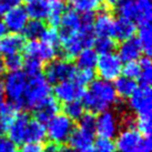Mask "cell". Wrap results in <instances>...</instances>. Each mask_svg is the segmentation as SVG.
Here are the masks:
<instances>
[{
	"label": "cell",
	"instance_id": "obj_9",
	"mask_svg": "<svg viewBox=\"0 0 152 152\" xmlns=\"http://www.w3.org/2000/svg\"><path fill=\"white\" fill-rule=\"evenodd\" d=\"M121 121L113 111L108 110L96 118V134L100 139L111 140L115 138L119 133Z\"/></svg>",
	"mask_w": 152,
	"mask_h": 152
},
{
	"label": "cell",
	"instance_id": "obj_1",
	"mask_svg": "<svg viewBox=\"0 0 152 152\" xmlns=\"http://www.w3.org/2000/svg\"><path fill=\"white\" fill-rule=\"evenodd\" d=\"M82 104L90 113L100 114L113 107L118 102V96L114 90L113 83L101 79H94L85 91Z\"/></svg>",
	"mask_w": 152,
	"mask_h": 152
},
{
	"label": "cell",
	"instance_id": "obj_35",
	"mask_svg": "<svg viewBox=\"0 0 152 152\" xmlns=\"http://www.w3.org/2000/svg\"><path fill=\"white\" fill-rule=\"evenodd\" d=\"M135 129L143 138H150L152 132V122L151 117H142L135 118L134 120Z\"/></svg>",
	"mask_w": 152,
	"mask_h": 152
},
{
	"label": "cell",
	"instance_id": "obj_5",
	"mask_svg": "<svg viewBox=\"0 0 152 152\" xmlns=\"http://www.w3.org/2000/svg\"><path fill=\"white\" fill-rule=\"evenodd\" d=\"M27 86V76L22 70L8 72L4 79V97L9 99V101L15 103L17 107L21 108V101Z\"/></svg>",
	"mask_w": 152,
	"mask_h": 152
},
{
	"label": "cell",
	"instance_id": "obj_6",
	"mask_svg": "<svg viewBox=\"0 0 152 152\" xmlns=\"http://www.w3.org/2000/svg\"><path fill=\"white\" fill-rule=\"evenodd\" d=\"M77 68L70 60L53 59L45 67L43 77L49 85H58L60 82L71 79Z\"/></svg>",
	"mask_w": 152,
	"mask_h": 152
},
{
	"label": "cell",
	"instance_id": "obj_47",
	"mask_svg": "<svg viewBox=\"0 0 152 152\" xmlns=\"http://www.w3.org/2000/svg\"><path fill=\"white\" fill-rule=\"evenodd\" d=\"M4 59H2V57H0V77L4 75Z\"/></svg>",
	"mask_w": 152,
	"mask_h": 152
},
{
	"label": "cell",
	"instance_id": "obj_17",
	"mask_svg": "<svg viewBox=\"0 0 152 152\" xmlns=\"http://www.w3.org/2000/svg\"><path fill=\"white\" fill-rule=\"evenodd\" d=\"M142 53H143L142 48L140 46L138 39L134 37L122 41L118 49V57L124 64L138 61L141 58Z\"/></svg>",
	"mask_w": 152,
	"mask_h": 152
},
{
	"label": "cell",
	"instance_id": "obj_34",
	"mask_svg": "<svg viewBox=\"0 0 152 152\" xmlns=\"http://www.w3.org/2000/svg\"><path fill=\"white\" fill-rule=\"evenodd\" d=\"M40 41H42L47 46L58 50V48L60 47V38L58 30L56 28H46L45 32L40 38Z\"/></svg>",
	"mask_w": 152,
	"mask_h": 152
},
{
	"label": "cell",
	"instance_id": "obj_10",
	"mask_svg": "<svg viewBox=\"0 0 152 152\" xmlns=\"http://www.w3.org/2000/svg\"><path fill=\"white\" fill-rule=\"evenodd\" d=\"M85 91V87L79 85L73 79H69V80L62 81L55 86L53 88L55 97L53 98L57 101L68 103V102L80 100L83 97Z\"/></svg>",
	"mask_w": 152,
	"mask_h": 152
},
{
	"label": "cell",
	"instance_id": "obj_4",
	"mask_svg": "<svg viewBox=\"0 0 152 152\" xmlns=\"http://www.w3.org/2000/svg\"><path fill=\"white\" fill-rule=\"evenodd\" d=\"M75 130V123L64 113H57L46 123V137L50 140V143L60 144L69 141Z\"/></svg>",
	"mask_w": 152,
	"mask_h": 152
},
{
	"label": "cell",
	"instance_id": "obj_30",
	"mask_svg": "<svg viewBox=\"0 0 152 152\" xmlns=\"http://www.w3.org/2000/svg\"><path fill=\"white\" fill-rule=\"evenodd\" d=\"M139 66H140V72L138 80H139L141 86H148L150 87L152 81V64L150 57H141L139 59Z\"/></svg>",
	"mask_w": 152,
	"mask_h": 152
},
{
	"label": "cell",
	"instance_id": "obj_15",
	"mask_svg": "<svg viewBox=\"0 0 152 152\" xmlns=\"http://www.w3.org/2000/svg\"><path fill=\"white\" fill-rule=\"evenodd\" d=\"M114 18L110 8L104 7L93 17V32L97 37H112Z\"/></svg>",
	"mask_w": 152,
	"mask_h": 152
},
{
	"label": "cell",
	"instance_id": "obj_19",
	"mask_svg": "<svg viewBox=\"0 0 152 152\" xmlns=\"http://www.w3.org/2000/svg\"><path fill=\"white\" fill-rule=\"evenodd\" d=\"M59 110V103L53 97H49L47 100L40 103L36 109H34V120L42 124H46L50 119H52Z\"/></svg>",
	"mask_w": 152,
	"mask_h": 152
},
{
	"label": "cell",
	"instance_id": "obj_25",
	"mask_svg": "<svg viewBox=\"0 0 152 152\" xmlns=\"http://www.w3.org/2000/svg\"><path fill=\"white\" fill-rule=\"evenodd\" d=\"M77 58V67L80 70H93L96 68L99 55L92 48H86L79 52Z\"/></svg>",
	"mask_w": 152,
	"mask_h": 152
},
{
	"label": "cell",
	"instance_id": "obj_39",
	"mask_svg": "<svg viewBox=\"0 0 152 152\" xmlns=\"http://www.w3.org/2000/svg\"><path fill=\"white\" fill-rule=\"evenodd\" d=\"M139 72H140L139 62L134 61V62H128V64H124L122 67V72L121 73H123V77H126V78L135 80L139 77Z\"/></svg>",
	"mask_w": 152,
	"mask_h": 152
},
{
	"label": "cell",
	"instance_id": "obj_8",
	"mask_svg": "<svg viewBox=\"0 0 152 152\" xmlns=\"http://www.w3.org/2000/svg\"><path fill=\"white\" fill-rule=\"evenodd\" d=\"M129 107L137 114V118L151 117L152 92L148 86H140L129 98Z\"/></svg>",
	"mask_w": 152,
	"mask_h": 152
},
{
	"label": "cell",
	"instance_id": "obj_18",
	"mask_svg": "<svg viewBox=\"0 0 152 152\" xmlns=\"http://www.w3.org/2000/svg\"><path fill=\"white\" fill-rule=\"evenodd\" d=\"M29 121L30 117L28 114L19 113L17 118L15 119V121L7 129V131H8V137L7 138L11 140L16 145L23 144L26 130H27V126H28Z\"/></svg>",
	"mask_w": 152,
	"mask_h": 152
},
{
	"label": "cell",
	"instance_id": "obj_50",
	"mask_svg": "<svg viewBox=\"0 0 152 152\" xmlns=\"http://www.w3.org/2000/svg\"><path fill=\"white\" fill-rule=\"evenodd\" d=\"M50 1H52V0H50Z\"/></svg>",
	"mask_w": 152,
	"mask_h": 152
},
{
	"label": "cell",
	"instance_id": "obj_32",
	"mask_svg": "<svg viewBox=\"0 0 152 152\" xmlns=\"http://www.w3.org/2000/svg\"><path fill=\"white\" fill-rule=\"evenodd\" d=\"M64 114L70 120H79L85 114V107L80 100L68 102L64 104Z\"/></svg>",
	"mask_w": 152,
	"mask_h": 152
},
{
	"label": "cell",
	"instance_id": "obj_43",
	"mask_svg": "<svg viewBox=\"0 0 152 152\" xmlns=\"http://www.w3.org/2000/svg\"><path fill=\"white\" fill-rule=\"evenodd\" d=\"M59 145L53 143L47 144L45 148H42V152H59Z\"/></svg>",
	"mask_w": 152,
	"mask_h": 152
},
{
	"label": "cell",
	"instance_id": "obj_26",
	"mask_svg": "<svg viewBox=\"0 0 152 152\" xmlns=\"http://www.w3.org/2000/svg\"><path fill=\"white\" fill-rule=\"evenodd\" d=\"M67 10L66 4L62 0H52L49 1V11L47 15V20L51 26V28H57L60 23V20Z\"/></svg>",
	"mask_w": 152,
	"mask_h": 152
},
{
	"label": "cell",
	"instance_id": "obj_24",
	"mask_svg": "<svg viewBox=\"0 0 152 152\" xmlns=\"http://www.w3.org/2000/svg\"><path fill=\"white\" fill-rule=\"evenodd\" d=\"M113 87L118 97L122 98V99H129L137 90L138 83L135 80H132V79L122 76L114 80Z\"/></svg>",
	"mask_w": 152,
	"mask_h": 152
},
{
	"label": "cell",
	"instance_id": "obj_44",
	"mask_svg": "<svg viewBox=\"0 0 152 152\" xmlns=\"http://www.w3.org/2000/svg\"><path fill=\"white\" fill-rule=\"evenodd\" d=\"M100 1L104 4V7H108V8H110V7L117 6V4H118L119 0H100Z\"/></svg>",
	"mask_w": 152,
	"mask_h": 152
},
{
	"label": "cell",
	"instance_id": "obj_29",
	"mask_svg": "<svg viewBox=\"0 0 152 152\" xmlns=\"http://www.w3.org/2000/svg\"><path fill=\"white\" fill-rule=\"evenodd\" d=\"M45 30H46V26H45V23L42 21L31 20V21H28L25 29L22 30V32H23L22 37L29 39V41H31V40H39L43 34V32H45Z\"/></svg>",
	"mask_w": 152,
	"mask_h": 152
},
{
	"label": "cell",
	"instance_id": "obj_33",
	"mask_svg": "<svg viewBox=\"0 0 152 152\" xmlns=\"http://www.w3.org/2000/svg\"><path fill=\"white\" fill-rule=\"evenodd\" d=\"M73 9L79 13H92L100 7V0H71Z\"/></svg>",
	"mask_w": 152,
	"mask_h": 152
},
{
	"label": "cell",
	"instance_id": "obj_11",
	"mask_svg": "<svg viewBox=\"0 0 152 152\" xmlns=\"http://www.w3.org/2000/svg\"><path fill=\"white\" fill-rule=\"evenodd\" d=\"M26 59H32L40 64H48L56 58L57 50L47 46L40 40H31L23 47Z\"/></svg>",
	"mask_w": 152,
	"mask_h": 152
},
{
	"label": "cell",
	"instance_id": "obj_14",
	"mask_svg": "<svg viewBox=\"0 0 152 152\" xmlns=\"http://www.w3.org/2000/svg\"><path fill=\"white\" fill-rule=\"evenodd\" d=\"M2 17H4L2 22H4L6 29L9 30L11 34L22 32L26 25L29 21V18H28V15L26 12L25 8H22L20 6H17L15 8L10 9Z\"/></svg>",
	"mask_w": 152,
	"mask_h": 152
},
{
	"label": "cell",
	"instance_id": "obj_49",
	"mask_svg": "<svg viewBox=\"0 0 152 152\" xmlns=\"http://www.w3.org/2000/svg\"><path fill=\"white\" fill-rule=\"evenodd\" d=\"M4 132V130H2V128H1V126H0V137H1V133Z\"/></svg>",
	"mask_w": 152,
	"mask_h": 152
},
{
	"label": "cell",
	"instance_id": "obj_38",
	"mask_svg": "<svg viewBox=\"0 0 152 152\" xmlns=\"http://www.w3.org/2000/svg\"><path fill=\"white\" fill-rule=\"evenodd\" d=\"M91 152H117V149L112 140L99 138L97 141H94Z\"/></svg>",
	"mask_w": 152,
	"mask_h": 152
},
{
	"label": "cell",
	"instance_id": "obj_12",
	"mask_svg": "<svg viewBox=\"0 0 152 152\" xmlns=\"http://www.w3.org/2000/svg\"><path fill=\"white\" fill-rule=\"evenodd\" d=\"M117 152H130L139 147L143 142V137L137 131L134 126L123 127V129L115 137Z\"/></svg>",
	"mask_w": 152,
	"mask_h": 152
},
{
	"label": "cell",
	"instance_id": "obj_41",
	"mask_svg": "<svg viewBox=\"0 0 152 152\" xmlns=\"http://www.w3.org/2000/svg\"><path fill=\"white\" fill-rule=\"evenodd\" d=\"M20 1L21 0H0V16H4L10 9L19 6Z\"/></svg>",
	"mask_w": 152,
	"mask_h": 152
},
{
	"label": "cell",
	"instance_id": "obj_21",
	"mask_svg": "<svg viewBox=\"0 0 152 152\" xmlns=\"http://www.w3.org/2000/svg\"><path fill=\"white\" fill-rule=\"evenodd\" d=\"M26 12L32 20L42 21L49 11V0H28L26 2Z\"/></svg>",
	"mask_w": 152,
	"mask_h": 152
},
{
	"label": "cell",
	"instance_id": "obj_31",
	"mask_svg": "<svg viewBox=\"0 0 152 152\" xmlns=\"http://www.w3.org/2000/svg\"><path fill=\"white\" fill-rule=\"evenodd\" d=\"M92 46L98 55H107L113 52L115 49V41L111 37H96Z\"/></svg>",
	"mask_w": 152,
	"mask_h": 152
},
{
	"label": "cell",
	"instance_id": "obj_23",
	"mask_svg": "<svg viewBox=\"0 0 152 152\" xmlns=\"http://www.w3.org/2000/svg\"><path fill=\"white\" fill-rule=\"evenodd\" d=\"M20 108L10 101H2L0 103V126L2 130H7L10 124L18 117Z\"/></svg>",
	"mask_w": 152,
	"mask_h": 152
},
{
	"label": "cell",
	"instance_id": "obj_16",
	"mask_svg": "<svg viewBox=\"0 0 152 152\" xmlns=\"http://www.w3.org/2000/svg\"><path fill=\"white\" fill-rule=\"evenodd\" d=\"M26 45L25 38L20 34H6L0 40V57L17 55Z\"/></svg>",
	"mask_w": 152,
	"mask_h": 152
},
{
	"label": "cell",
	"instance_id": "obj_2",
	"mask_svg": "<svg viewBox=\"0 0 152 152\" xmlns=\"http://www.w3.org/2000/svg\"><path fill=\"white\" fill-rule=\"evenodd\" d=\"M96 137V118L91 113L79 119L78 129H75L69 139V145L77 152H91Z\"/></svg>",
	"mask_w": 152,
	"mask_h": 152
},
{
	"label": "cell",
	"instance_id": "obj_27",
	"mask_svg": "<svg viewBox=\"0 0 152 152\" xmlns=\"http://www.w3.org/2000/svg\"><path fill=\"white\" fill-rule=\"evenodd\" d=\"M137 4V19L134 23L139 26L150 25L152 19L151 0H135Z\"/></svg>",
	"mask_w": 152,
	"mask_h": 152
},
{
	"label": "cell",
	"instance_id": "obj_45",
	"mask_svg": "<svg viewBox=\"0 0 152 152\" xmlns=\"http://www.w3.org/2000/svg\"><path fill=\"white\" fill-rule=\"evenodd\" d=\"M59 152H77L73 148H71L70 145H64V147H60Z\"/></svg>",
	"mask_w": 152,
	"mask_h": 152
},
{
	"label": "cell",
	"instance_id": "obj_13",
	"mask_svg": "<svg viewBox=\"0 0 152 152\" xmlns=\"http://www.w3.org/2000/svg\"><path fill=\"white\" fill-rule=\"evenodd\" d=\"M59 38L60 40L66 39L76 34L81 28V13L73 8L67 9L59 23Z\"/></svg>",
	"mask_w": 152,
	"mask_h": 152
},
{
	"label": "cell",
	"instance_id": "obj_3",
	"mask_svg": "<svg viewBox=\"0 0 152 152\" xmlns=\"http://www.w3.org/2000/svg\"><path fill=\"white\" fill-rule=\"evenodd\" d=\"M50 93V85L47 82L42 73L27 76V86L22 97L21 108L36 109L40 103H42L45 100L51 97Z\"/></svg>",
	"mask_w": 152,
	"mask_h": 152
},
{
	"label": "cell",
	"instance_id": "obj_7",
	"mask_svg": "<svg viewBox=\"0 0 152 152\" xmlns=\"http://www.w3.org/2000/svg\"><path fill=\"white\" fill-rule=\"evenodd\" d=\"M122 61L120 60L118 55L111 52L99 56L94 69L97 70L98 76L101 80L111 82L120 77L122 72Z\"/></svg>",
	"mask_w": 152,
	"mask_h": 152
},
{
	"label": "cell",
	"instance_id": "obj_22",
	"mask_svg": "<svg viewBox=\"0 0 152 152\" xmlns=\"http://www.w3.org/2000/svg\"><path fill=\"white\" fill-rule=\"evenodd\" d=\"M46 138V127L34 119H30L25 134V143H38L42 142Z\"/></svg>",
	"mask_w": 152,
	"mask_h": 152
},
{
	"label": "cell",
	"instance_id": "obj_42",
	"mask_svg": "<svg viewBox=\"0 0 152 152\" xmlns=\"http://www.w3.org/2000/svg\"><path fill=\"white\" fill-rule=\"evenodd\" d=\"M19 152H42V147L38 143H25Z\"/></svg>",
	"mask_w": 152,
	"mask_h": 152
},
{
	"label": "cell",
	"instance_id": "obj_37",
	"mask_svg": "<svg viewBox=\"0 0 152 152\" xmlns=\"http://www.w3.org/2000/svg\"><path fill=\"white\" fill-rule=\"evenodd\" d=\"M94 72L93 70H80V69H76V72L71 79L77 81L79 85L82 87H86L87 85H90L94 79Z\"/></svg>",
	"mask_w": 152,
	"mask_h": 152
},
{
	"label": "cell",
	"instance_id": "obj_46",
	"mask_svg": "<svg viewBox=\"0 0 152 152\" xmlns=\"http://www.w3.org/2000/svg\"><path fill=\"white\" fill-rule=\"evenodd\" d=\"M6 34H7V29H6V27H4V22L0 20V40H1V38H2Z\"/></svg>",
	"mask_w": 152,
	"mask_h": 152
},
{
	"label": "cell",
	"instance_id": "obj_20",
	"mask_svg": "<svg viewBox=\"0 0 152 152\" xmlns=\"http://www.w3.org/2000/svg\"><path fill=\"white\" fill-rule=\"evenodd\" d=\"M137 32V26L133 21L129 19L119 17L114 20L113 30H112V37L119 41H126L133 38Z\"/></svg>",
	"mask_w": 152,
	"mask_h": 152
},
{
	"label": "cell",
	"instance_id": "obj_36",
	"mask_svg": "<svg viewBox=\"0 0 152 152\" xmlns=\"http://www.w3.org/2000/svg\"><path fill=\"white\" fill-rule=\"evenodd\" d=\"M23 61L25 60L20 53L8 56L4 59V69L9 70V72L19 71L21 70V68H23Z\"/></svg>",
	"mask_w": 152,
	"mask_h": 152
},
{
	"label": "cell",
	"instance_id": "obj_28",
	"mask_svg": "<svg viewBox=\"0 0 152 152\" xmlns=\"http://www.w3.org/2000/svg\"><path fill=\"white\" fill-rule=\"evenodd\" d=\"M138 41L142 48L143 53L147 57H150L152 51V29L151 25L140 26L138 30Z\"/></svg>",
	"mask_w": 152,
	"mask_h": 152
},
{
	"label": "cell",
	"instance_id": "obj_48",
	"mask_svg": "<svg viewBox=\"0 0 152 152\" xmlns=\"http://www.w3.org/2000/svg\"><path fill=\"white\" fill-rule=\"evenodd\" d=\"M4 87H2V82H0V103L4 101Z\"/></svg>",
	"mask_w": 152,
	"mask_h": 152
},
{
	"label": "cell",
	"instance_id": "obj_40",
	"mask_svg": "<svg viewBox=\"0 0 152 152\" xmlns=\"http://www.w3.org/2000/svg\"><path fill=\"white\" fill-rule=\"evenodd\" d=\"M0 152H19V149L7 137H0Z\"/></svg>",
	"mask_w": 152,
	"mask_h": 152
}]
</instances>
